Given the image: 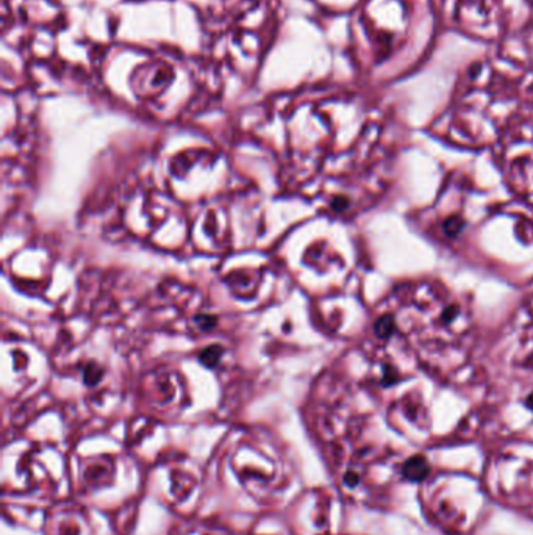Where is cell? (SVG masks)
Segmentation results:
<instances>
[{
  "instance_id": "1",
  "label": "cell",
  "mask_w": 533,
  "mask_h": 535,
  "mask_svg": "<svg viewBox=\"0 0 533 535\" xmlns=\"http://www.w3.org/2000/svg\"><path fill=\"white\" fill-rule=\"evenodd\" d=\"M427 473H429V464H427V460L423 459V457H412L405 464V478L410 479V481H423Z\"/></svg>"
},
{
  "instance_id": "2",
  "label": "cell",
  "mask_w": 533,
  "mask_h": 535,
  "mask_svg": "<svg viewBox=\"0 0 533 535\" xmlns=\"http://www.w3.org/2000/svg\"><path fill=\"white\" fill-rule=\"evenodd\" d=\"M529 407H532L533 409V395L529 398Z\"/></svg>"
}]
</instances>
